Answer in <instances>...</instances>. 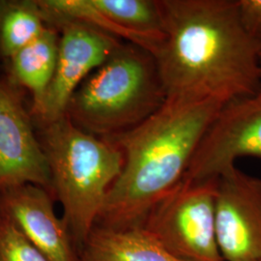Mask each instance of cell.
Returning a JSON list of instances; mask_svg holds the SVG:
<instances>
[{
	"mask_svg": "<svg viewBox=\"0 0 261 261\" xmlns=\"http://www.w3.org/2000/svg\"><path fill=\"white\" fill-rule=\"evenodd\" d=\"M59 38L58 30L47 24L36 40L8 59L11 83L27 88L32 95L31 115L40 110L54 79Z\"/></svg>",
	"mask_w": 261,
	"mask_h": 261,
	"instance_id": "obj_12",
	"label": "cell"
},
{
	"mask_svg": "<svg viewBox=\"0 0 261 261\" xmlns=\"http://www.w3.org/2000/svg\"><path fill=\"white\" fill-rule=\"evenodd\" d=\"M217 179H183L143 222L142 227L180 260L224 261L216 228Z\"/></svg>",
	"mask_w": 261,
	"mask_h": 261,
	"instance_id": "obj_5",
	"label": "cell"
},
{
	"mask_svg": "<svg viewBox=\"0 0 261 261\" xmlns=\"http://www.w3.org/2000/svg\"><path fill=\"white\" fill-rule=\"evenodd\" d=\"M55 198L41 187L25 184L0 193V213L7 216L30 242L50 261H81Z\"/></svg>",
	"mask_w": 261,
	"mask_h": 261,
	"instance_id": "obj_10",
	"label": "cell"
},
{
	"mask_svg": "<svg viewBox=\"0 0 261 261\" xmlns=\"http://www.w3.org/2000/svg\"><path fill=\"white\" fill-rule=\"evenodd\" d=\"M40 6L47 24L55 27L60 38L54 79L40 110L32 115L38 126L65 116L80 85L123 43L98 28Z\"/></svg>",
	"mask_w": 261,
	"mask_h": 261,
	"instance_id": "obj_6",
	"label": "cell"
},
{
	"mask_svg": "<svg viewBox=\"0 0 261 261\" xmlns=\"http://www.w3.org/2000/svg\"><path fill=\"white\" fill-rule=\"evenodd\" d=\"M238 12L246 31L261 41V0H238Z\"/></svg>",
	"mask_w": 261,
	"mask_h": 261,
	"instance_id": "obj_16",
	"label": "cell"
},
{
	"mask_svg": "<svg viewBox=\"0 0 261 261\" xmlns=\"http://www.w3.org/2000/svg\"><path fill=\"white\" fill-rule=\"evenodd\" d=\"M81 261H182L142 226L95 224L80 252Z\"/></svg>",
	"mask_w": 261,
	"mask_h": 261,
	"instance_id": "obj_11",
	"label": "cell"
},
{
	"mask_svg": "<svg viewBox=\"0 0 261 261\" xmlns=\"http://www.w3.org/2000/svg\"><path fill=\"white\" fill-rule=\"evenodd\" d=\"M0 261H50L7 216L0 213Z\"/></svg>",
	"mask_w": 261,
	"mask_h": 261,
	"instance_id": "obj_15",
	"label": "cell"
},
{
	"mask_svg": "<svg viewBox=\"0 0 261 261\" xmlns=\"http://www.w3.org/2000/svg\"><path fill=\"white\" fill-rule=\"evenodd\" d=\"M53 196L63 207V221L79 253L102 212L123 167L121 150L76 127L67 116L39 126Z\"/></svg>",
	"mask_w": 261,
	"mask_h": 261,
	"instance_id": "obj_3",
	"label": "cell"
},
{
	"mask_svg": "<svg viewBox=\"0 0 261 261\" xmlns=\"http://www.w3.org/2000/svg\"><path fill=\"white\" fill-rule=\"evenodd\" d=\"M224 105L216 100L167 99L138 127L105 139L121 150L124 162L96 224L142 226L150 210L184 179Z\"/></svg>",
	"mask_w": 261,
	"mask_h": 261,
	"instance_id": "obj_2",
	"label": "cell"
},
{
	"mask_svg": "<svg viewBox=\"0 0 261 261\" xmlns=\"http://www.w3.org/2000/svg\"><path fill=\"white\" fill-rule=\"evenodd\" d=\"M165 37L155 54L168 99L226 103L261 86V41L243 27L238 0H161Z\"/></svg>",
	"mask_w": 261,
	"mask_h": 261,
	"instance_id": "obj_1",
	"label": "cell"
},
{
	"mask_svg": "<svg viewBox=\"0 0 261 261\" xmlns=\"http://www.w3.org/2000/svg\"><path fill=\"white\" fill-rule=\"evenodd\" d=\"M259 65H260V72H261V47H260V51H259Z\"/></svg>",
	"mask_w": 261,
	"mask_h": 261,
	"instance_id": "obj_17",
	"label": "cell"
},
{
	"mask_svg": "<svg viewBox=\"0 0 261 261\" xmlns=\"http://www.w3.org/2000/svg\"><path fill=\"white\" fill-rule=\"evenodd\" d=\"M243 157L261 159V86L224 103L209 126L184 179L214 180Z\"/></svg>",
	"mask_w": 261,
	"mask_h": 261,
	"instance_id": "obj_7",
	"label": "cell"
},
{
	"mask_svg": "<svg viewBox=\"0 0 261 261\" xmlns=\"http://www.w3.org/2000/svg\"><path fill=\"white\" fill-rule=\"evenodd\" d=\"M47 27L38 0L0 1V55L8 60Z\"/></svg>",
	"mask_w": 261,
	"mask_h": 261,
	"instance_id": "obj_14",
	"label": "cell"
},
{
	"mask_svg": "<svg viewBox=\"0 0 261 261\" xmlns=\"http://www.w3.org/2000/svg\"><path fill=\"white\" fill-rule=\"evenodd\" d=\"M167 99L154 56L123 42L80 85L66 116L84 132L108 139L146 121Z\"/></svg>",
	"mask_w": 261,
	"mask_h": 261,
	"instance_id": "obj_4",
	"label": "cell"
},
{
	"mask_svg": "<svg viewBox=\"0 0 261 261\" xmlns=\"http://www.w3.org/2000/svg\"><path fill=\"white\" fill-rule=\"evenodd\" d=\"M217 238L224 261H261V179L234 167L217 179Z\"/></svg>",
	"mask_w": 261,
	"mask_h": 261,
	"instance_id": "obj_9",
	"label": "cell"
},
{
	"mask_svg": "<svg viewBox=\"0 0 261 261\" xmlns=\"http://www.w3.org/2000/svg\"><path fill=\"white\" fill-rule=\"evenodd\" d=\"M33 123L17 86L0 77V193L31 184L53 196L50 170Z\"/></svg>",
	"mask_w": 261,
	"mask_h": 261,
	"instance_id": "obj_8",
	"label": "cell"
},
{
	"mask_svg": "<svg viewBox=\"0 0 261 261\" xmlns=\"http://www.w3.org/2000/svg\"><path fill=\"white\" fill-rule=\"evenodd\" d=\"M94 6L127 31L135 45L157 53L165 37L161 0H91Z\"/></svg>",
	"mask_w": 261,
	"mask_h": 261,
	"instance_id": "obj_13",
	"label": "cell"
}]
</instances>
